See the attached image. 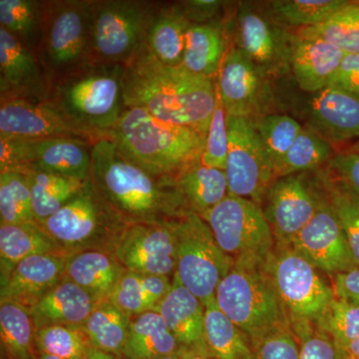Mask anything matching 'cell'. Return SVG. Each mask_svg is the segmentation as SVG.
Here are the masks:
<instances>
[{
    "mask_svg": "<svg viewBox=\"0 0 359 359\" xmlns=\"http://www.w3.org/2000/svg\"><path fill=\"white\" fill-rule=\"evenodd\" d=\"M340 358L359 359V339L354 340L346 346L339 347Z\"/></svg>",
    "mask_w": 359,
    "mask_h": 359,
    "instance_id": "54",
    "label": "cell"
},
{
    "mask_svg": "<svg viewBox=\"0 0 359 359\" xmlns=\"http://www.w3.org/2000/svg\"><path fill=\"white\" fill-rule=\"evenodd\" d=\"M316 325L330 334L337 346H346L359 339V306L334 297Z\"/></svg>",
    "mask_w": 359,
    "mask_h": 359,
    "instance_id": "43",
    "label": "cell"
},
{
    "mask_svg": "<svg viewBox=\"0 0 359 359\" xmlns=\"http://www.w3.org/2000/svg\"><path fill=\"white\" fill-rule=\"evenodd\" d=\"M235 264L263 266L276 241L261 205L229 195L203 218Z\"/></svg>",
    "mask_w": 359,
    "mask_h": 359,
    "instance_id": "11",
    "label": "cell"
},
{
    "mask_svg": "<svg viewBox=\"0 0 359 359\" xmlns=\"http://www.w3.org/2000/svg\"><path fill=\"white\" fill-rule=\"evenodd\" d=\"M131 318L109 299L98 302L82 332L90 346L105 353L123 354Z\"/></svg>",
    "mask_w": 359,
    "mask_h": 359,
    "instance_id": "33",
    "label": "cell"
},
{
    "mask_svg": "<svg viewBox=\"0 0 359 359\" xmlns=\"http://www.w3.org/2000/svg\"><path fill=\"white\" fill-rule=\"evenodd\" d=\"M335 297L359 306V266L332 276Z\"/></svg>",
    "mask_w": 359,
    "mask_h": 359,
    "instance_id": "52",
    "label": "cell"
},
{
    "mask_svg": "<svg viewBox=\"0 0 359 359\" xmlns=\"http://www.w3.org/2000/svg\"><path fill=\"white\" fill-rule=\"evenodd\" d=\"M323 184L346 233L354 261L359 266V199L328 177L323 179Z\"/></svg>",
    "mask_w": 359,
    "mask_h": 359,
    "instance_id": "44",
    "label": "cell"
},
{
    "mask_svg": "<svg viewBox=\"0 0 359 359\" xmlns=\"http://www.w3.org/2000/svg\"><path fill=\"white\" fill-rule=\"evenodd\" d=\"M348 4L347 0H276L271 2V11L280 22L302 29L325 22Z\"/></svg>",
    "mask_w": 359,
    "mask_h": 359,
    "instance_id": "40",
    "label": "cell"
},
{
    "mask_svg": "<svg viewBox=\"0 0 359 359\" xmlns=\"http://www.w3.org/2000/svg\"><path fill=\"white\" fill-rule=\"evenodd\" d=\"M174 185L187 211L204 218L229 196L224 170L208 167L199 162L174 179Z\"/></svg>",
    "mask_w": 359,
    "mask_h": 359,
    "instance_id": "28",
    "label": "cell"
},
{
    "mask_svg": "<svg viewBox=\"0 0 359 359\" xmlns=\"http://www.w3.org/2000/svg\"><path fill=\"white\" fill-rule=\"evenodd\" d=\"M207 134L158 119L141 108H126L109 139L135 164L158 178L176 179L201 162Z\"/></svg>",
    "mask_w": 359,
    "mask_h": 359,
    "instance_id": "3",
    "label": "cell"
},
{
    "mask_svg": "<svg viewBox=\"0 0 359 359\" xmlns=\"http://www.w3.org/2000/svg\"><path fill=\"white\" fill-rule=\"evenodd\" d=\"M252 123L276 173L302 126L294 118L280 114L259 116Z\"/></svg>",
    "mask_w": 359,
    "mask_h": 359,
    "instance_id": "39",
    "label": "cell"
},
{
    "mask_svg": "<svg viewBox=\"0 0 359 359\" xmlns=\"http://www.w3.org/2000/svg\"><path fill=\"white\" fill-rule=\"evenodd\" d=\"M238 48L266 74H282L290 66L294 39L248 4L237 15Z\"/></svg>",
    "mask_w": 359,
    "mask_h": 359,
    "instance_id": "19",
    "label": "cell"
},
{
    "mask_svg": "<svg viewBox=\"0 0 359 359\" xmlns=\"http://www.w3.org/2000/svg\"><path fill=\"white\" fill-rule=\"evenodd\" d=\"M332 143L311 127H302L289 152L276 171V179L318 169L334 157Z\"/></svg>",
    "mask_w": 359,
    "mask_h": 359,
    "instance_id": "36",
    "label": "cell"
},
{
    "mask_svg": "<svg viewBox=\"0 0 359 359\" xmlns=\"http://www.w3.org/2000/svg\"><path fill=\"white\" fill-rule=\"evenodd\" d=\"M142 285L151 301L157 306L164 299L173 285V278L160 275H144L141 273Z\"/></svg>",
    "mask_w": 359,
    "mask_h": 359,
    "instance_id": "53",
    "label": "cell"
},
{
    "mask_svg": "<svg viewBox=\"0 0 359 359\" xmlns=\"http://www.w3.org/2000/svg\"><path fill=\"white\" fill-rule=\"evenodd\" d=\"M190 25L178 4L159 6L149 28L146 41L148 48L160 62L170 66L182 65Z\"/></svg>",
    "mask_w": 359,
    "mask_h": 359,
    "instance_id": "30",
    "label": "cell"
},
{
    "mask_svg": "<svg viewBox=\"0 0 359 359\" xmlns=\"http://www.w3.org/2000/svg\"><path fill=\"white\" fill-rule=\"evenodd\" d=\"M65 254L36 222L0 224V283L6 285L18 264L27 257ZM66 255V254H65Z\"/></svg>",
    "mask_w": 359,
    "mask_h": 359,
    "instance_id": "27",
    "label": "cell"
},
{
    "mask_svg": "<svg viewBox=\"0 0 359 359\" xmlns=\"http://www.w3.org/2000/svg\"><path fill=\"white\" fill-rule=\"evenodd\" d=\"M37 359H62V358H55V356H51V355H47V354H42L40 353L39 358Z\"/></svg>",
    "mask_w": 359,
    "mask_h": 359,
    "instance_id": "58",
    "label": "cell"
},
{
    "mask_svg": "<svg viewBox=\"0 0 359 359\" xmlns=\"http://www.w3.org/2000/svg\"><path fill=\"white\" fill-rule=\"evenodd\" d=\"M226 173L229 195L263 204L275 171L252 119L228 116Z\"/></svg>",
    "mask_w": 359,
    "mask_h": 359,
    "instance_id": "13",
    "label": "cell"
},
{
    "mask_svg": "<svg viewBox=\"0 0 359 359\" xmlns=\"http://www.w3.org/2000/svg\"><path fill=\"white\" fill-rule=\"evenodd\" d=\"M125 271L110 252L85 250L68 255L63 280L76 283L98 302L109 299Z\"/></svg>",
    "mask_w": 359,
    "mask_h": 359,
    "instance_id": "26",
    "label": "cell"
},
{
    "mask_svg": "<svg viewBox=\"0 0 359 359\" xmlns=\"http://www.w3.org/2000/svg\"><path fill=\"white\" fill-rule=\"evenodd\" d=\"M176 275L182 285L204 302L214 299L217 287L235 262L221 249L209 224L199 215H186L173 223Z\"/></svg>",
    "mask_w": 359,
    "mask_h": 359,
    "instance_id": "9",
    "label": "cell"
},
{
    "mask_svg": "<svg viewBox=\"0 0 359 359\" xmlns=\"http://www.w3.org/2000/svg\"><path fill=\"white\" fill-rule=\"evenodd\" d=\"M228 152V115L217 93L216 107L212 113L209 130L205 136L204 153L201 158V163L205 166L216 168L224 171Z\"/></svg>",
    "mask_w": 359,
    "mask_h": 359,
    "instance_id": "45",
    "label": "cell"
},
{
    "mask_svg": "<svg viewBox=\"0 0 359 359\" xmlns=\"http://www.w3.org/2000/svg\"><path fill=\"white\" fill-rule=\"evenodd\" d=\"M290 245L327 275L334 276L358 266L327 192L313 218Z\"/></svg>",
    "mask_w": 359,
    "mask_h": 359,
    "instance_id": "17",
    "label": "cell"
},
{
    "mask_svg": "<svg viewBox=\"0 0 359 359\" xmlns=\"http://www.w3.org/2000/svg\"><path fill=\"white\" fill-rule=\"evenodd\" d=\"M327 164L332 174L328 178L359 199V153L334 154Z\"/></svg>",
    "mask_w": 359,
    "mask_h": 359,
    "instance_id": "49",
    "label": "cell"
},
{
    "mask_svg": "<svg viewBox=\"0 0 359 359\" xmlns=\"http://www.w3.org/2000/svg\"><path fill=\"white\" fill-rule=\"evenodd\" d=\"M222 4L219 0H187L179 2L178 6L191 25H205L214 22Z\"/></svg>",
    "mask_w": 359,
    "mask_h": 359,
    "instance_id": "50",
    "label": "cell"
},
{
    "mask_svg": "<svg viewBox=\"0 0 359 359\" xmlns=\"http://www.w3.org/2000/svg\"><path fill=\"white\" fill-rule=\"evenodd\" d=\"M50 92V80L35 51L0 27V100H47Z\"/></svg>",
    "mask_w": 359,
    "mask_h": 359,
    "instance_id": "20",
    "label": "cell"
},
{
    "mask_svg": "<svg viewBox=\"0 0 359 359\" xmlns=\"http://www.w3.org/2000/svg\"><path fill=\"white\" fill-rule=\"evenodd\" d=\"M158 8L143 0H95L92 61L126 65L146 44Z\"/></svg>",
    "mask_w": 359,
    "mask_h": 359,
    "instance_id": "10",
    "label": "cell"
},
{
    "mask_svg": "<svg viewBox=\"0 0 359 359\" xmlns=\"http://www.w3.org/2000/svg\"><path fill=\"white\" fill-rule=\"evenodd\" d=\"M205 335L208 351L216 359H254L247 335L226 318L214 299L204 302Z\"/></svg>",
    "mask_w": 359,
    "mask_h": 359,
    "instance_id": "32",
    "label": "cell"
},
{
    "mask_svg": "<svg viewBox=\"0 0 359 359\" xmlns=\"http://www.w3.org/2000/svg\"><path fill=\"white\" fill-rule=\"evenodd\" d=\"M108 299L131 318L156 308L144 290L141 273L127 269Z\"/></svg>",
    "mask_w": 359,
    "mask_h": 359,
    "instance_id": "46",
    "label": "cell"
},
{
    "mask_svg": "<svg viewBox=\"0 0 359 359\" xmlns=\"http://www.w3.org/2000/svg\"><path fill=\"white\" fill-rule=\"evenodd\" d=\"M215 301L252 346L271 330L290 323L264 264H233L217 287Z\"/></svg>",
    "mask_w": 359,
    "mask_h": 359,
    "instance_id": "7",
    "label": "cell"
},
{
    "mask_svg": "<svg viewBox=\"0 0 359 359\" xmlns=\"http://www.w3.org/2000/svg\"><path fill=\"white\" fill-rule=\"evenodd\" d=\"M158 359H181V358H180L179 354H173V355H168L165 356V358Z\"/></svg>",
    "mask_w": 359,
    "mask_h": 359,
    "instance_id": "59",
    "label": "cell"
},
{
    "mask_svg": "<svg viewBox=\"0 0 359 359\" xmlns=\"http://www.w3.org/2000/svg\"><path fill=\"white\" fill-rule=\"evenodd\" d=\"M264 269L292 330L316 325L334 299L332 285L292 245H276Z\"/></svg>",
    "mask_w": 359,
    "mask_h": 359,
    "instance_id": "8",
    "label": "cell"
},
{
    "mask_svg": "<svg viewBox=\"0 0 359 359\" xmlns=\"http://www.w3.org/2000/svg\"><path fill=\"white\" fill-rule=\"evenodd\" d=\"M33 221L32 192L26 175L0 173V224Z\"/></svg>",
    "mask_w": 359,
    "mask_h": 359,
    "instance_id": "41",
    "label": "cell"
},
{
    "mask_svg": "<svg viewBox=\"0 0 359 359\" xmlns=\"http://www.w3.org/2000/svg\"><path fill=\"white\" fill-rule=\"evenodd\" d=\"M254 359H299V344L290 323L271 330L252 344Z\"/></svg>",
    "mask_w": 359,
    "mask_h": 359,
    "instance_id": "47",
    "label": "cell"
},
{
    "mask_svg": "<svg viewBox=\"0 0 359 359\" xmlns=\"http://www.w3.org/2000/svg\"><path fill=\"white\" fill-rule=\"evenodd\" d=\"M179 355L181 359H216L211 355L194 353V351H180Z\"/></svg>",
    "mask_w": 359,
    "mask_h": 359,
    "instance_id": "56",
    "label": "cell"
},
{
    "mask_svg": "<svg viewBox=\"0 0 359 359\" xmlns=\"http://www.w3.org/2000/svg\"><path fill=\"white\" fill-rule=\"evenodd\" d=\"M66 255L113 248L129 224L90 178L79 192L50 218L39 224Z\"/></svg>",
    "mask_w": 359,
    "mask_h": 359,
    "instance_id": "5",
    "label": "cell"
},
{
    "mask_svg": "<svg viewBox=\"0 0 359 359\" xmlns=\"http://www.w3.org/2000/svg\"><path fill=\"white\" fill-rule=\"evenodd\" d=\"M173 223L129 224L116 242L113 256L127 271L174 276L177 252Z\"/></svg>",
    "mask_w": 359,
    "mask_h": 359,
    "instance_id": "16",
    "label": "cell"
},
{
    "mask_svg": "<svg viewBox=\"0 0 359 359\" xmlns=\"http://www.w3.org/2000/svg\"><path fill=\"white\" fill-rule=\"evenodd\" d=\"M95 0L41 1L36 53L50 82L92 61Z\"/></svg>",
    "mask_w": 359,
    "mask_h": 359,
    "instance_id": "6",
    "label": "cell"
},
{
    "mask_svg": "<svg viewBox=\"0 0 359 359\" xmlns=\"http://www.w3.org/2000/svg\"><path fill=\"white\" fill-rule=\"evenodd\" d=\"M68 255H36L23 259L0 289V299L30 309L62 282Z\"/></svg>",
    "mask_w": 359,
    "mask_h": 359,
    "instance_id": "23",
    "label": "cell"
},
{
    "mask_svg": "<svg viewBox=\"0 0 359 359\" xmlns=\"http://www.w3.org/2000/svg\"><path fill=\"white\" fill-rule=\"evenodd\" d=\"M346 53L320 39L295 37L290 68L299 88L316 93L332 83Z\"/></svg>",
    "mask_w": 359,
    "mask_h": 359,
    "instance_id": "24",
    "label": "cell"
},
{
    "mask_svg": "<svg viewBox=\"0 0 359 359\" xmlns=\"http://www.w3.org/2000/svg\"><path fill=\"white\" fill-rule=\"evenodd\" d=\"M269 75L238 48L226 52L217 74V93L226 115L256 119L269 103Z\"/></svg>",
    "mask_w": 359,
    "mask_h": 359,
    "instance_id": "18",
    "label": "cell"
},
{
    "mask_svg": "<svg viewBox=\"0 0 359 359\" xmlns=\"http://www.w3.org/2000/svg\"><path fill=\"white\" fill-rule=\"evenodd\" d=\"M35 344L40 353L62 359H85L89 346L82 328L67 325L36 328Z\"/></svg>",
    "mask_w": 359,
    "mask_h": 359,
    "instance_id": "42",
    "label": "cell"
},
{
    "mask_svg": "<svg viewBox=\"0 0 359 359\" xmlns=\"http://www.w3.org/2000/svg\"><path fill=\"white\" fill-rule=\"evenodd\" d=\"M294 332L299 340V359H341L337 342L316 325L294 330Z\"/></svg>",
    "mask_w": 359,
    "mask_h": 359,
    "instance_id": "48",
    "label": "cell"
},
{
    "mask_svg": "<svg viewBox=\"0 0 359 359\" xmlns=\"http://www.w3.org/2000/svg\"><path fill=\"white\" fill-rule=\"evenodd\" d=\"M297 36L323 40L346 54H358L359 2L349 1L325 22L302 28Z\"/></svg>",
    "mask_w": 359,
    "mask_h": 359,
    "instance_id": "37",
    "label": "cell"
},
{
    "mask_svg": "<svg viewBox=\"0 0 359 359\" xmlns=\"http://www.w3.org/2000/svg\"><path fill=\"white\" fill-rule=\"evenodd\" d=\"M0 136L25 138H75L91 144L109 139L75 122L51 100L4 99L0 100Z\"/></svg>",
    "mask_w": 359,
    "mask_h": 359,
    "instance_id": "14",
    "label": "cell"
},
{
    "mask_svg": "<svg viewBox=\"0 0 359 359\" xmlns=\"http://www.w3.org/2000/svg\"><path fill=\"white\" fill-rule=\"evenodd\" d=\"M93 144L75 138L0 136V173L44 171L67 178H91Z\"/></svg>",
    "mask_w": 359,
    "mask_h": 359,
    "instance_id": "12",
    "label": "cell"
},
{
    "mask_svg": "<svg viewBox=\"0 0 359 359\" xmlns=\"http://www.w3.org/2000/svg\"><path fill=\"white\" fill-rule=\"evenodd\" d=\"M97 302L86 290L62 280L29 309L34 328L67 325L82 328Z\"/></svg>",
    "mask_w": 359,
    "mask_h": 359,
    "instance_id": "25",
    "label": "cell"
},
{
    "mask_svg": "<svg viewBox=\"0 0 359 359\" xmlns=\"http://www.w3.org/2000/svg\"><path fill=\"white\" fill-rule=\"evenodd\" d=\"M91 157L92 181L129 224H170L190 214L173 179L149 174L110 139L96 142Z\"/></svg>",
    "mask_w": 359,
    "mask_h": 359,
    "instance_id": "2",
    "label": "cell"
},
{
    "mask_svg": "<svg viewBox=\"0 0 359 359\" xmlns=\"http://www.w3.org/2000/svg\"><path fill=\"white\" fill-rule=\"evenodd\" d=\"M309 123V127L330 143L358 138L359 97L330 85L313 94Z\"/></svg>",
    "mask_w": 359,
    "mask_h": 359,
    "instance_id": "21",
    "label": "cell"
},
{
    "mask_svg": "<svg viewBox=\"0 0 359 359\" xmlns=\"http://www.w3.org/2000/svg\"><path fill=\"white\" fill-rule=\"evenodd\" d=\"M325 197L327 189L325 194L321 193L304 173L276 179L263 202L264 216L276 245H290L313 218Z\"/></svg>",
    "mask_w": 359,
    "mask_h": 359,
    "instance_id": "15",
    "label": "cell"
},
{
    "mask_svg": "<svg viewBox=\"0 0 359 359\" xmlns=\"http://www.w3.org/2000/svg\"><path fill=\"white\" fill-rule=\"evenodd\" d=\"M85 359H119L117 355L99 351L94 347L88 346L87 348L86 358Z\"/></svg>",
    "mask_w": 359,
    "mask_h": 359,
    "instance_id": "55",
    "label": "cell"
},
{
    "mask_svg": "<svg viewBox=\"0 0 359 359\" xmlns=\"http://www.w3.org/2000/svg\"><path fill=\"white\" fill-rule=\"evenodd\" d=\"M0 27L36 52L41 39V1L0 0Z\"/></svg>",
    "mask_w": 359,
    "mask_h": 359,
    "instance_id": "38",
    "label": "cell"
},
{
    "mask_svg": "<svg viewBox=\"0 0 359 359\" xmlns=\"http://www.w3.org/2000/svg\"><path fill=\"white\" fill-rule=\"evenodd\" d=\"M226 53L223 29L219 23L191 25L182 65L197 74L216 77Z\"/></svg>",
    "mask_w": 359,
    "mask_h": 359,
    "instance_id": "31",
    "label": "cell"
},
{
    "mask_svg": "<svg viewBox=\"0 0 359 359\" xmlns=\"http://www.w3.org/2000/svg\"><path fill=\"white\" fill-rule=\"evenodd\" d=\"M181 351L178 341L155 309L130 321L123 355L127 359H158Z\"/></svg>",
    "mask_w": 359,
    "mask_h": 359,
    "instance_id": "29",
    "label": "cell"
},
{
    "mask_svg": "<svg viewBox=\"0 0 359 359\" xmlns=\"http://www.w3.org/2000/svg\"><path fill=\"white\" fill-rule=\"evenodd\" d=\"M154 309L166 323L181 351L211 355L205 344L204 304L182 285L176 275L171 290Z\"/></svg>",
    "mask_w": 359,
    "mask_h": 359,
    "instance_id": "22",
    "label": "cell"
},
{
    "mask_svg": "<svg viewBox=\"0 0 359 359\" xmlns=\"http://www.w3.org/2000/svg\"><path fill=\"white\" fill-rule=\"evenodd\" d=\"M0 337L7 358L37 359L34 325L25 306L13 302H0Z\"/></svg>",
    "mask_w": 359,
    "mask_h": 359,
    "instance_id": "35",
    "label": "cell"
},
{
    "mask_svg": "<svg viewBox=\"0 0 359 359\" xmlns=\"http://www.w3.org/2000/svg\"><path fill=\"white\" fill-rule=\"evenodd\" d=\"M125 66L90 61L51 83L50 99L75 122L108 135L126 109Z\"/></svg>",
    "mask_w": 359,
    "mask_h": 359,
    "instance_id": "4",
    "label": "cell"
},
{
    "mask_svg": "<svg viewBox=\"0 0 359 359\" xmlns=\"http://www.w3.org/2000/svg\"><path fill=\"white\" fill-rule=\"evenodd\" d=\"M330 85L359 97V53L346 54Z\"/></svg>",
    "mask_w": 359,
    "mask_h": 359,
    "instance_id": "51",
    "label": "cell"
},
{
    "mask_svg": "<svg viewBox=\"0 0 359 359\" xmlns=\"http://www.w3.org/2000/svg\"><path fill=\"white\" fill-rule=\"evenodd\" d=\"M32 192L33 216L43 223L57 212L83 187L85 182L44 171L25 173Z\"/></svg>",
    "mask_w": 359,
    "mask_h": 359,
    "instance_id": "34",
    "label": "cell"
},
{
    "mask_svg": "<svg viewBox=\"0 0 359 359\" xmlns=\"http://www.w3.org/2000/svg\"><path fill=\"white\" fill-rule=\"evenodd\" d=\"M124 66L126 108H141L162 121L207 134L217 101L212 78L160 62L147 43Z\"/></svg>",
    "mask_w": 359,
    "mask_h": 359,
    "instance_id": "1",
    "label": "cell"
},
{
    "mask_svg": "<svg viewBox=\"0 0 359 359\" xmlns=\"http://www.w3.org/2000/svg\"><path fill=\"white\" fill-rule=\"evenodd\" d=\"M347 151H348V152L359 153V140L356 141Z\"/></svg>",
    "mask_w": 359,
    "mask_h": 359,
    "instance_id": "57",
    "label": "cell"
}]
</instances>
